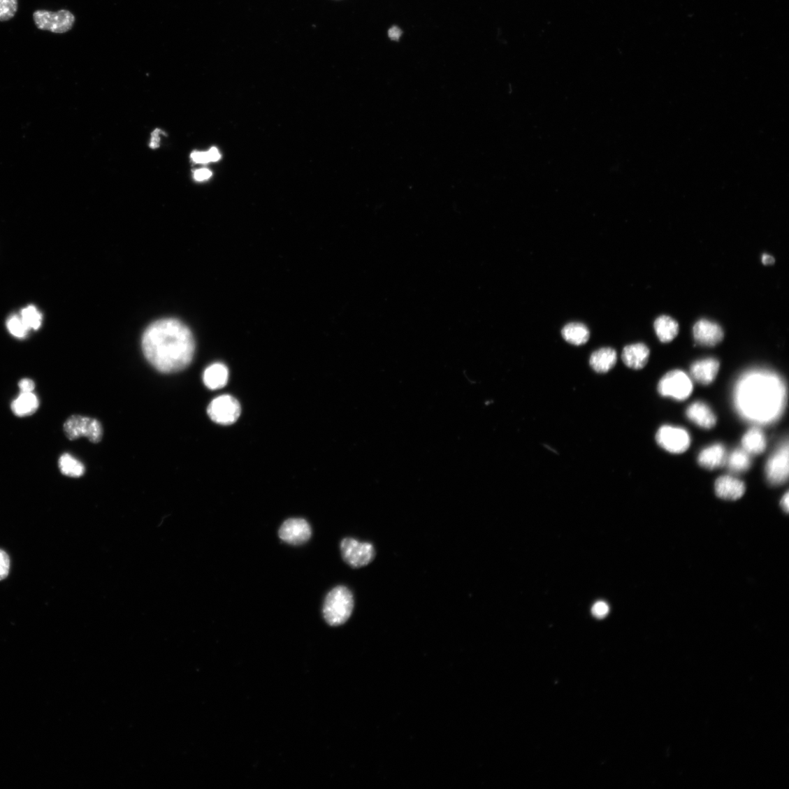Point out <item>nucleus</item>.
<instances>
[{"label": "nucleus", "mask_w": 789, "mask_h": 789, "mask_svg": "<svg viewBox=\"0 0 789 789\" xmlns=\"http://www.w3.org/2000/svg\"><path fill=\"white\" fill-rule=\"evenodd\" d=\"M786 403L784 380L769 370H750L735 384V409L748 422L768 425L778 421L785 411Z\"/></svg>", "instance_id": "1"}, {"label": "nucleus", "mask_w": 789, "mask_h": 789, "mask_svg": "<svg viewBox=\"0 0 789 789\" xmlns=\"http://www.w3.org/2000/svg\"><path fill=\"white\" fill-rule=\"evenodd\" d=\"M142 349L145 357L157 371L173 374L182 371L191 363L196 344L191 332L180 321L164 319L155 321L145 331Z\"/></svg>", "instance_id": "2"}, {"label": "nucleus", "mask_w": 789, "mask_h": 789, "mask_svg": "<svg viewBox=\"0 0 789 789\" xmlns=\"http://www.w3.org/2000/svg\"><path fill=\"white\" fill-rule=\"evenodd\" d=\"M354 607L355 600L352 591L345 586H338L326 595L323 605L324 618L329 625H342L351 617Z\"/></svg>", "instance_id": "3"}, {"label": "nucleus", "mask_w": 789, "mask_h": 789, "mask_svg": "<svg viewBox=\"0 0 789 789\" xmlns=\"http://www.w3.org/2000/svg\"><path fill=\"white\" fill-rule=\"evenodd\" d=\"M64 431L70 440L87 437L92 443H99L103 438L101 423L95 419L82 415L70 417L64 424Z\"/></svg>", "instance_id": "4"}, {"label": "nucleus", "mask_w": 789, "mask_h": 789, "mask_svg": "<svg viewBox=\"0 0 789 789\" xmlns=\"http://www.w3.org/2000/svg\"><path fill=\"white\" fill-rule=\"evenodd\" d=\"M658 391L662 396L683 401L693 392V383L685 372L681 370H674L660 380Z\"/></svg>", "instance_id": "5"}, {"label": "nucleus", "mask_w": 789, "mask_h": 789, "mask_svg": "<svg viewBox=\"0 0 789 789\" xmlns=\"http://www.w3.org/2000/svg\"><path fill=\"white\" fill-rule=\"evenodd\" d=\"M340 550L343 560L352 568L367 566L375 558V550L372 544L361 542L350 537L342 540Z\"/></svg>", "instance_id": "6"}, {"label": "nucleus", "mask_w": 789, "mask_h": 789, "mask_svg": "<svg viewBox=\"0 0 789 789\" xmlns=\"http://www.w3.org/2000/svg\"><path fill=\"white\" fill-rule=\"evenodd\" d=\"M656 440L660 447L674 454L685 453L690 445L688 432L684 428L671 426L660 428Z\"/></svg>", "instance_id": "7"}, {"label": "nucleus", "mask_w": 789, "mask_h": 789, "mask_svg": "<svg viewBox=\"0 0 789 789\" xmlns=\"http://www.w3.org/2000/svg\"><path fill=\"white\" fill-rule=\"evenodd\" d=\"M207 412L212 420L220 425L234 424L240 414V406L233 396L224 395L214 399L209 405Z\"/></svg>", "instance_id": "8"}, {"label": "nucleus", "mask_w": 789, "mask_h": 789, "mask_svg": "<svg viewBox=\"0 0 789 789\" xmlns=\"http://www.w3.org/2000/svg\"><path fill=\"white\" fill-rule=\"evenodd\" d=\"M35 23L38 29L64 34L71 29L75 22V16L66 10L51 12L44 10H37L34 14Z\"/></svg>", "instance_id": "9"}, {"label": "nucleus", "mask_w": 789, "mask_h": 789, "mask_svg": "<svg viewBox=\"0 0 789 789\" xmlns=\"http://www.w3.org/2000/svg\"><path fill=\"white\" fill-rule=\"evenodd\" d=\"M278 535L282 542L298 546L309 542L312 535V529L307 520L291 518L283 522L279 529Z\"/></svg>", "instance_id": "10"}, {"label": "nucleus", "mask_w": 789, "mask_h": 789, "mask_svg": "<svg viewBox=\"0 0 789 789\" xmlns=\"http://www.w3.org/2000/svg\"><path fill=\"white\" fill-rule=\"evenodd\" d=\"M788 442L786 441L771 456L766 465V477L772 486H781L788 479Z\"/></svg>", "instance_id": "11"}, {"label": "nucleus", "mask_w": 789, "mask_h": 789, "mask_svg": "<svg viewBox=\"0 0 789 789\" xmlns=\"http://www.w3.org/2000/svg\"><path fill=\"white\" fill-rule=\"evenodd\" d=\"M696 342L704 347H715L722 342L724 337L721 327L714 321L702 319L693 328Z\"/></svg>", "instance_id": "12"}, {"label": "nucleus", "mask_w": 789, "mask_h": 789, "mask_svg": "<svg viewBox=\"0 0 789 789\" xmlns=\"http://www.w3.org/2000/svg\"><path fill=\"white\" fill-rule=\"evenodd\" d=\"M720 368L718 360L710 358L697 361L690 365L692 379L702 385H709L716 379Z\"/></svg>", "instance_id": "13"}, {"label": "nucleus", "mask_w": 789, "mask_h": 789, "mask_svg": "<svg viewBox=\"0 0 789 789\" xmlns=\"http://www.w3.org/2000/svg\"><path fill=\"white\" fill-rule=\"evenodd\" d=\"M715 491L717 496L724 500L736 501L744 495L746 486L741 480L725 475L717 479Z\"/></svg>", "instance_id": "14"}, {"label": "nucleus", "mask_w": 789, "mask_h": 789, "mask_svg": "<svg viewBox=\"0 0 789 789\" xmlns=\"http://www.w3.org/2000/svg\"><path fill=\"white\" fill-rule=\"evenodd\" d=\"M688 420L704 429H711L717 423V418L709 406L702 401H697L690 405L686 412Z\"/></svg>", "instance_id": "15"}, {"label": "nucleus", "mask_w": 789, "mask_h": 789, "mask_svg": "<svg viewBox=\"0 0 789 789\" xmlns=\"http://www.w3.org/2000/svg\"><path fill=\"white\" fill-rule=\"evenodd\" d=\"M728 456L725 447L716 444L701 451L697 461L702 468L714 470L726 465Z\"/></svg>", "instance_id": "16"}, {"label": "nucleus", "mask_w": 789, "mask_h": 789, "mask_svg": "<svg viewBox=\"0 0 789 789\" xmlns=\"http://www.w3.org/2000/svg\"><path fill=\"white\" fill-rule=\"evenodd\" d=\"M650 356V349L642 343L625 346L621 354L623 363L630 368L639 370L646 365Z\"/></svg>", "instance_id": "17"}, {"label": "nucleus", "mask_w": 789, "mask_h": 789, "mask_svg": "<svg viewBox=\"0 0 789 789\" xmlns=\"http://www.w3.org/2000/svg\"><path fill=\"white\" fill-rule=\"evenodd\" d=\"M618 355L611 347H602L594 351L590 357L589 364L595 373L607 374L616 365Z\"/></svg>", "instance_id": "18"}, {"label": "nucleus", "mask_w": 789, "mask_h": 789, "mask_svg": "<svg viewBox=\"0 0 789 789\" xmlns=\"http://www.w3.org/2000/svg\"><path fill=\"white\" fill-rule=\"evenodd\" d=\"M229 370L222 363H215L208 367L203 375V382L210 390H217L224 387L229 381Z\"/></svg>", "instance_id": "19"}, {"label": "nucleus", "mask_w": 789, "mask_h": 789, "mask_svg": "<svg viewBox=\"0 0 789 789\" xmlns=\"http://www.w3.org/2000/svg\"><path fill=\"white\" fill-rule=\"evenodd\" d=\"M561 335L563 339L569 344L581 346L589 341L591 332L585 324L573 321V323H570L563 328Z\"/></svg>", "instance_id": "20"}, {"label": "nucleus", "mask_w": 789, "mask_h": 789, "mask_svg": "<svg viewBox=\"0 0 789 789\" xmlns=\"http://www.w3.org/2000/svg\"><path fill=\"white\" fill-rule=\"evenodd\" d=\"M742 445L743 449L751 456L763 454L767 447L764 432L758 427L751 428L744 435L742 439Z\"/></svg>", "instance_id": "21"}, {"label": "nucleus", "mask_w": 789, "mask_h": 789, "mask_svg": "<svg viewBox=\"0 0 789 789\" xmlns=\"http://www.w3.org/2000/svg\"><path fill=\"white\" fill-rule=\"evenodd\" d=\"M40 405L39 400L32 392L22 393L11 404V410L15 416L26 417L34 414Z\"/></svg>", "instance_id": "22"}, {"label": "nucleus", "mask_w": 789, "mask_h": 789, "mask_svg": "<svg viewBox=\"0 0 789 789\" xmlns=\"http://www.w3.org/2000/svg\"><path fill=\"white\" fill-rule=\"evenodd\" d=\"M654 328L658 340L663 343L671 342L679 332L677 321L669 316L658 317L654 323Z\"/></svg>", "instance_id": "23"}, {"label": "nucleus", "mask_w": 789, "mask_h": 789, "mask_svg": "<svg viewBox=\"0 0 789 789\" xmlns=\"http://www.w3.org/2000/svg\"><path fill=\"white\" fill-rule=\"evenodd\" d=\"M726 464L728 470L734 474L747 472L751 465V455L744 449H737L728 456Z\"/></svg>", "instance_id": "24"}, {"label": "nucleus", "mask_w": 789, "mask_h": 789, "mask_svg": "<svg viewBox=\"0 0 789 789\" xmlns=\"http://www.w3.org/2000/svg\"><path fill=\"white\" fill-rule=\"evenodd\" d=\"M59 468L62 475L73 478L82 477L85 472L84 464L68 454L59 458Z\"/></svg>", "instance_id": "25"}, {"label": "nucleus", "mask_w": 789, "mask_h": 789, "mask_svg": "<svg viewBox=\"0 0 789 789\" xmlns=\"http://www.w3.org/2000/svg\"><path fill=\"white\" fill-rule=\"evenodd\" d=\"M21 317L27 327L38 330L41 326L42 315L34 305H29L22 311Z\"/></svg>", "instance_id": "26"}, {"label": "nucleus", "mask_w": 789, "mask_h": 789, "mask_svg": "<svg viewBox=\"0 0 789 789\" xmlns=\"http://www.w3.org/2000/svg\"><path fill=\"white\" fill-rule=\"evenodd\" d=\"M7 327L10 333L17 338H24L29 329L24 324L21 316L14 315L9 318Z\"/></svg>", "instance_id": "27"}, {"label": "nucleus", "mask_w": 789, "mask_h": 789, "mask_svg": "<svg viewBox=\"0 0 789 789\" xmlns=\"http://www.w3.org/2000/svg\"><path fill=\"white\" fill-rule=\"evenodd\" d=\"M18 9V0H0V21L6 22L13 18Z\"/></svg>", "instance_id": "28"}, {"label": "nucleus", "mask_w": 789, "mask_h": 789, "mask_svg": "<svg viewBox=\"0 0 789 789\" xmlns=\"http://www.w3.org/2000/svg\"><path fill=\"white\" fill-rule=\"evenodd\" d=\"M10 560L8 555L0 549V581L6 579L10 572Z\"/></svg>", "instance_id": "29"}, {"label": "nucleus", "mask_w": 789, "mask_h": 789, "mask_svg": "<svg viewBox=\"0 0 789 789\" xmlns=\"http://www.w3.org/2000/svg\"><path fill=\"white\" fill-rule=\"evenodd\" d=\"M592 614L598 618H604L609 613V607L604 602L595 603L592 607Z\"/></svg>", "instance_id": "30"}, {"label": "nucleus", "mask_w": 789, "mask_h": 789, "mask_svg": "<svg viewBox=\"0 0 789 789\" xmlns=\"http://www.w3.org/2000/svg\"><path fill=\"white\" fill-rule=\"evenodd\" d=\"M19 388L22 393L34 392L36 389V384L30 379H22L19 382Z\"/></svg>", "instance_id": "31"}, {"label": "nucleus", "mask_w": 789, "mask_h": 789, "mask_svg": "<svg viewBox=\"0 0 789 789\" xmlns=\"http://www.w3.org/2000/svg\"><path fill=\"white\" fill-rule=\"evenodd\" d=\"M191 158L196 164L209 163L207 152H195L191 154Z\"/></svg>", "instance_id": "32"}, {"label": "nucleus", "mask_w": 789, "mask_h": 789, "mask_svg": "<svg viewBox=\"0 0 789 789\" xmlns=\"http://www.w3.org/2000/svg\"><path fill=\"white\" fill-rule=\"evenodd\" d=\"M212 176V172L208 169L202 168L195 172V180L201 182L207 180Z\"/></svg>", "instance_id": "33"}, {"label": "nucleus", "mask_w": 789, "mask_h": 789, "mask_svg": "<svg viewBox=\"0 0 789 789\" xmlns=\"http://www.w3.org/2000/svg\"><path fill=\"white\" fill-rule=\"evenodd\" d=\"M160 133H161L160 130H159V129H157V130H155L153 132V133L152 134V140H151V143H150V147L153 150H155V149H157L159 147V143H160L159 135H160Z\"/></svg>", "instance_id": "34"}, {"label": "nucleus", "mask_w": 789, "mask_h": 789, "mask_svg": "<svg viewBox=\"0 0 789 789\" xmlns=\"http://www.w3.org/2000/svg\"><path fill=\"white\" fill-rule=\"evenodd\" d=\"M207 154L209 162H217V161H218L221 157L219 151L217 148L215 147L207 152Z\"/></svg>", "instance_id": "35"}, {"label": "nucleus", "mask_w": 789, "mask_h": 789, "mask_svg": "<svg viewBox=\"0 0 789 789\" xmlns=\"http://www.w3.org/2000/svg\"><path fill=\"white\" fill-rule=\"evenodd\" d=\"M401 34V30L397 27H392L389 31V37L393 41H398Z\"/></svg>", "instance_id": "36"}, {"label": "nucleus", "mask_w": 789, "mask_h": 789, "mask_svg": "<svg viewBox=\"0 0 789 789\" xmlns=\"http://www.w3.org/2000/svg\"><path fill=\"white\" fill-rule=\"evenodd\" d=\"M781 505L783 509L786 512H788V509H789V495H788V492H787L783 496V498L781 499Z\"/></svg>", "instance_id": "37"}, {"label": "nucleus", "mask_w": 789, "mask_h": 789, "mask_svg": "<svg viewBox=\"0 0 789 789\" xmlns=\"http://www.w3.org/2000/svg\"><path fill=\"white\" fill-rule=\"evenodd\" d=\"M762 263L767 266L772 265L775 263V259L772 256L765 254L762 256Z\"/></svg>", "instance_id": "38"}]
</instances>
